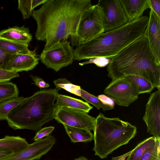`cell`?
Wrapping results in <instances>:
<instances>
[{
	"instance_id": "obj_1",
	"label": "cell",
	"mask_w": 160,
	"mask_h": 160,
	"mask_svg": "<svg viewBox=\"0 0 160 160\" xmlns=\"http://www.w3.org/2000/svg\"><path fill=\"white\" fill-rule=\"evenodd\" d=\"M92 6L90 0H47L31 15L37 24L36 39L46 41L44 49L66 41L76 33L82 16Z\"/></svg>"
},
{
	"instance_id": "obj_2",
	"label": "cell",
	"mask_w": 160,
	"mask_h": 160,
	"mask_svg": "<svg viewBox=\"0 0 160 160\" xmlns=\"http://www.w3.org/2000/svg\"><path fill=\"white\" fill-rule=\"evenodd\" d=\"M112 80L129 75L142 78L160 90V63L145 36L137 39L111 59L107 66Z\"/></svg>"
},
{
	"instance_id": "obj_3",
	"label": "cell",
	"mask_w": 160,
	"mask_h": 160,
	"mask_svg": "<svg viewBox=\"0 0 160 160\" xmlns=\"http://www.w3.org/2000/svg\"><path fill=\"white\" fill-rule=\"evenodd\" d=\"M149 17L142 16L124 26L105 32L74 49V60L98 57L112 59L132 42L145 35Z\"/></svg>"
},
{
	"instance_id": "obj_4",
	"label": "cell",
	"mask_w": 160,
	"mask_h": 160,
	"mask_svg": "<svg viewBox=\"0 0 160 160\" xmlns=\"http://www.w3.org/2000/svg\"><path fill=\"white\" fill-rule=\"evenodd\" d=\"M56 88L45 89L25 98L12 109L6 120L14 130L28 129L38 132L43 125L52 120L59 95Z\"/></svg>"
},
{
	"instance_id": "obj_5",
	"label": "cell",
	"mask_w": 160,
	"mask_h": 160,
	"mask_svg": "<svg viewBox=\"0 0 160 160\" xmlns=\"http://www.w3.org/2000/svg\"><path fill=\"white\" fill-rule=\"evenodd\" d=\"M95 155L101 159L126 145L135 136L136 127L119 118H109L100 113L95 118L93 130Z\"/></svg>"
},
{
	"instance_id": "obj_6",
	"label": "cell",
	"mask_w": 160,
	"mask_h": 160,
	"mask_svg": "<svg viewBox=\"0 0 160 160\" xmlns=\"http://www.w3.org/2000/svg\"><path fill=\"white\" fill-rule=\"evenodd\" d=\"M101 8L92 5L82 16L76 33L70 37L72 46L83 43L104 32Z\"/></svg>"
},
{
	"instance_id": "obj_7",
	"label": "cell",
	"mask_w": 160,
	"mask_h": 160,
	"mask_svg": "<svg viewBox=\"0 0 160 160\" xmlns=\"http://www.w3.org/2000/svg\"><path fill=\"white\" fill-rule=\"evenodd\" d=\"M41 62L48 68L56 72L72 64L74 60V49L67 40L56 43L46 49H43L40 55Z\"/></svg>"
},
{
	"instance_id": "obj_8",
	"label": "cell",
	"mask_w": 160,
	"mask_h": 160,
	"mask_svg": "<svg viewBox=\"0 0 160 160\" xmlns=\"http://www.w3.org/2000/svg\"><path fill=\"white\" fill-rule=\"evenodd\" d=\"M104 93L117 105L126 107L137 100L139 94L135 85L127 77L112 79Z\"/></svg>"
},
{
	"instance_id": "obj_9",
	"label": "cell",
	"mask_w": 160,
	"mask_h": 160,
	"mask_svg": "<svg viewBox=\"0 0 160 160\" xmlns=\"http://www.w3.org/2000/svg\"><path fill=\"white\" fill-rule=\"evenodd\" d=\"M88 113L71 108L58 106L55 108L53 118L63 125L93 131L95 118Z\"/></svg>"
},
{
	"instance_id": "obj_10",
	"label": "cell",
	"mask_w": 160,
	"mask_h": 160,
	"mask_svg": "<svg viewBox=\"0 0 160 160\" xmlns=\"http://www.w3.org/2000/svg\"><path fill=\"white\" fill-rule=\"evenodd\" d=\"M104 32L119 28L129 22L120 0H99Z\"/></svg>"
},
{
	"instance_id": "obj_11",
	"label": "cell",
	"mask_w": 160,
	"mask_h": 160,
	"mask_svg": "<svg viewBox=\"0 0 160 160\" xmlns=\"http://www.w3.org/2000/svg\"><path fill=\"white\" fill-rule=\"evenodd\" d=\"M56 139L51 135L36 141L22 150L1 160H38L46 154L55 144Z\"/></svg>"
},
{
	"instance_id": "obj_12",
	"label": "cell",
	"mask_w": 160,
	"mask_h": 160,
	"mask_svg": "<svg viewBox=\"0 0 160 160\" xmlns=\"http://www.w3.org/2000/svg\"><path fill=\"white\" fill-rule=\"evenodd\" d=\"M143 119L146 124L148 132L160 140V90L150 95Z\"/></svg>"
},
{
	"instance_id": "obj_13",
	"label": "cell",
	"mask_w": 160,
	"mask_h": 160,
	"mask_svg": "<svg viewBox=\"0 0 160 160\" xmlns=\"http://www.w3.org/2000/svg\"><path fill=\"white\" fill-rule=\"evenodd\" d=\"M38 58L34 51L28 54H13L6 62L4 69L15 72L33 69L38 64Z\"/></svg>"
},
{
	"instance_id": "obj_14",
	"label": "cell",
	"mask_w": 160,
	"mask_h": 160,
	"mask_svg": "<svg viewBox=\"0 0 160 160\" xmlns=\"http://www.w3.org/2000/svg\"><path fill=\"white\" fill-rule=\"evenodd\" d=\"M145 35L154 56L160 63V18L152 10Z\"/></svg>"
},
{
	"instance_id": "obj_15",
	"label": "cell",
	"mask_w": 160,
	"mask_h": 160,
	"mask_svg": "<svg viewBox=\"0 0 160 160\" xmlns=\"http://www.w3.org/2000/svg\"><path fill=\"white\" fill-rule=\"evenodd\" d=\"M129 22L142 17L149 8L148 0H120Z\"/></svg>"
},
{
	"instance_id": "obj_16",
	"label": "cell",
	"mask_w": 160,
	"mask_h": 160,
	"mask_svg": "<svg viewBox=\"0 0 160 160\" xmlns=\"http://www.w3.org/2000/svg\"><path fill=\"white\" fill-rule=\"evenodd\" d=\"M0 37L6 39L28 44L32 39V36L28 28L14 26L0 31Z\"/></svg>"
},
{
	"instance_id": "obj_17",
	"label": "cell",
	"mask_w": 160,
	"mask_h": 160,
	"mask_svg": "<svg viewBox=\"0 0 160 160\" xmlns=\"http://www.w3.org/2000/svg\"><path fill=\"white\" fill-rule=\"evenodd\" d=\"M55 105L56 107L58 106L68 107L82 110L87 113L93 108L87 102L61 94H59Z\"/></svg>"
},
{
	"instance_id": "obj_18",
	"label": "cell",
	"mask_w": 160,
	"mask_h": 160,
	"mask_svg": "<svg viewBox=\"0 0 160 160\" xmlns=\"http://www.w3.org/2000/svg\"><path fill=\"white\" fill-rule=\"evenodd\" d=\"M29 144L25 139L18 136L6 135L0 139V148L12 150L15 153L25 149Z\"/></svg>"
},
{
	"instance_id": "obj_19",
	"label": "cell",
	"mask_w": 160,
	"mask_h": 160,
	"mask_svg": "<svg viewBox=\"0 0 160 160\" xmlns=\"http://www.w3.org/2000/svg\"><path fill=\"white\" fill-rule=\"evenodd\" d=\"M28 44L19 42L0 37V48L12 54H28L32 51L28 48Z\"/></svg>"
},
{
	"instance_id": "obj_20",
	"label": "cell",
	"mask_w": 160,
	"mask_h": 160,
	"mask_svg": "<svg viewBox=\"0 0 160 160\" xmlns=\"http://www.w3.org/2000/svg\"><path fill=\"white\" fill-rule=\"evenodd\" d=\"M63 125L72 142H87L93 140V134L91 131L83 128Z\"/></svg>"
},
{
	"instance_id": "obj_21",
	"label": "cell",
	"mask_w": 160,
	"mask_h": 160,
	"mask_svg": "<svg viewBox=\"0 0 160 160\" xmlns=\"http://www.w3.org/2000/svg\"><path fill=\"white\" fill-rule=\"evenodd\" d=\"M156 139L152 136L140 142L126 160H140L144 153L154 144Z\"/></svg>"
},
{
	"instance_id": "obj_22",
	"label": "cell",
	"mask_w": 160,
	"mask_h": 160,
	"mask_svg": "<svg viewBox=\"0 0 160 160\" xmlns=\"http://www.w3.org/2000/svg\"><path fill=\"white\" fill-rule=\"evenodd\" d=\"M17 85L9 81L0 82V102L18 97Z\"/></svg>"
},
{
	"instance_id": "obj_23",
	"label": "cell",
	"mask_w": 160,
	"mask_h": 160,
	"mask_svg": "<svg viewBox=\"0 0 160 160\" xmlns=\"http://www.w3.org/2000/svg\"><path fill=\"white\" fill-rule=\"evenodd\" d=\"M47 0H19L18 9L22 13V18H28L32 15L34 9L38 6L43 4Z\"/></svg>"
},
{
	"instance_id": "obj_24",
	"label": "cell",
	"mask_w": 160,
	"mask_h": 160,
	"mask_svg": "<svg viewBox=\"0 0 160 160\" xmlns=\"http://www.w3.org/2000/svg\"><path fill=\"white\" fill-rule=\"evenodd\" d=\"M25 98L22 97H18L0 102V121L6 120L10 112Z\"/></svg>"
},
{
	"instance_id": "obj_25",
	"label": "cell",
	"mask_w": 160,
	"mask_h": 160,
	"mask_svg": "<svg viewBox=\"0 0 160 160\" xmlns=\"http://www.w3.org/2000/svg\"><path fill=\"white\" fill-rule=\"evenodd\" d=\"M136 86L139 94L150 93L154 89L151 83L146 79L136 76H127Z\"/></svg>"
},
{
	"instance_id": "obj_26",
	"label": "cell",
	"mask_w": 160,
	"mask_h": 160,
	"mask_svg": "<svg viewBox=\"0 0 160 160\" xmlns=\"http://www.w3.org/2000/svg\"><path fill=\"white\" fill-rule=\"evenodd\" d=\"M53 82L58 90L63 89L71 93L81 96L80 87L72 84L66 78H60L54 80Z\"/></svg>"
},
{
	"instance_id": "obj_27",
	"label": "cell",
	"mask_w": 160,
	"mask_h": 160,
	"mask_svg": "<svg viewBox=\"0 0 160 160\" xmlns=\"http://www.w3.org/2000/svg\"><path fill=\"white\" fill-rule=\"evenodd\" d=\"M80 97L86 101L92 104L98 110L102 109L103 111H104L107 110L112 109L109 106L103 103L98 97L88 93L82 89H81Z\"/></svg>"
},
{
	"instance_id": "obj_28",
	"label": "cell",
	"mask_w": 160,
	"mask_h": 160,
	"mask_svg": "<svg viewBox=\"0 0 160 160\" xmlns=\"http://www.w3.org/2000/svg\"><path fill=\"white\" fill-rule=\"evenodd\" d=\"M140 160H160V140L157 139L154 144L144 153Z\"/></svg>"
},
{
	"instance_id": "obj_29",
	"label": "cell",
	"mask_w": 160,
	"mask_h": 160,
	"mask_svg": "<svg viewBox=\"0 0 160 160\" xmlns=\"http://www.w3.org/2000/svg\"><path fill=\"white\" fill-rule=\"evenodd\" d=\"M111 61V59L103 57H98L90 59L88 61L79 63V64L83 66L88 64L94 63L98 67L102 68L107 66Z\"/></svg>"
},
{
	"instance_id": "obj_30",
	"label": "cell",
	"mask_w": 160,
	"mask_h": 160,
	"mask_svg": "<svg viewBox=\"0 0 160 160\" xmlns=\"http://www.w3.org/2000/svg\"><path fill=\"white\" fill-rule=\"evenodd\" d=\"M19 76L18 72H15L0 68V82L9 81Z\"/></svg>"
},
{
	"instance_id": "obj_31",
	"label": "cell",
	"mask_w": 160,
	"mask_h": 160,
	"mask_svg": "<svg viewBox=\"0 0 160 160\" xmlns=\"http://www.w3.org/2000/svg\"><path fill=\"white\" fill-rule=\"evenodd\" d=\"M54 129V127L53 126L46 127L41 128L37 132L33 140L34 141H36L42 139L45 137L48 136Z\"/></svg>"
},
{
	"instance_id": "obj_32",
	"label": "cell",
	"mask_w": 160,
	"mask_h": 160,
	"mask_svg": "<svg viewBox=\"0 0 160 160\" xmlns=\"http://www.w3.org/2000/svg\"><path fill=\"white\" fill-rule=\"evenodd\" d=\"M13 54L9 53L0 48V68L4 69L9 59Z\"/></svg>"
},
{
	"instance_id": "obj_33",
	"label": "cell",
	"mask_w": 160,
	"mask_h": 160,
	"mask_svg": "<svg viewBox=\"0 0 160 160\" xmlns=\"http://www.w3.org/2000/svg\"><path fill=\"white\" fill-rule=\"evenodd\" d=\"M149 8L160 18V0H148Z\"/></svg>"
},
{
	"instance_id": "obj_34",
	"label": "cell",
	"mask_w": 160,
	"mask_h": 160,
	"mask_svg": "<svg viewBox=\"0 0 160 160\" xmlns=\"http://www.w3.org/2000/svg\"><path fill=\"white\" fill-rule=\"evenodd\" d=\"M32 80L34 82L33 83L36 86L39 87L40 89L48 88L50 85L48 83L45 82L41 78L37 77L30 75Z\"/></svg>"
},
{
	"instance_id": "obj_35",
	"label": "cell",
	"mask_w": 160,
	"mask_h": 160,
	"mask_svg": "<svg viewBox=\"0 0 160 160\" xmlns=\"http://www.w3.org/2000/svg\"><path fill=\"white\" fill-rule=\"evenodd\" d=\"M98 97L103 103L114 109L115 102L111 98L104 94L99 95Z\"/></svg>"
},
{
	"instance_id": "obj_36",
	"label": "cell",
	"mask_w": 160,
	"mask_h": 160,
	"mask_svg": "<svg viewBox=\"0 0 160 160\" xmlns=\"http://www.w3.org/2000/svg\"><path fill=\"white\" fill-rule=\"evenodd\" d=\"M14 153H15L12 151L5 149L0 148V160Z\"/></svg>"
},
{
	"instance_id": "obj_37",
	"label": "cell",
	"mask_w": 160,
	"mask_h": 160,
	"mask_svg": "<svg viewBox=\"0 0 160 160\" xmlns=\"http://www.w3.org/2000/svg\"><path fill=\"white\" fill-rule=\"evenodd\" d=\"M136 148V146L130 151L122 155L117 157L112 158V160H126V158Z\"/></svg>"
},
{
	"instance_id": "obj_38",
	"label": "cell",
	"mask_w": 160,
	"mask_h": 160,
	"mask_svg": "<svg viewBox=\"0 0 160 160\" xmlns=\"http://www.w3.org/2000/svg\"><path fill=\"white\" fill-rule=\"evenodd\" d=\"M74 160H88L87 158L83 156H81L78 158H75Z\"/></svg>"
}]
</instances>
